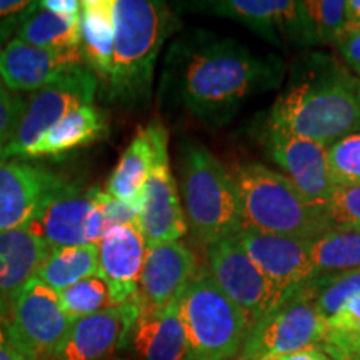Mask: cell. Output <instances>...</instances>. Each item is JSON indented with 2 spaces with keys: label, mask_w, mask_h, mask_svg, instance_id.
<instances>
[{
  "label": "cell",
  "mask_w": 360,
  "mask_h": 360,
  "mask_svg": "<svg viewBox=\"0 0 360 360\" xmlns=\"http://www.w3.org/2000/svg\"><path fill=\"white\" fill-rule=\"evenodd\" d=\"M309 259L315 277L360 269V231L332 227L309 242Z\"/></svg>",
  "instance_id": "obj_26"
},
{
  "label": "cell",
  "mask_w": 360,
  "mask_h": 360,
  "mask_svg": "<svg viewBox=\"0 0 360 360\" xmlns=\"http://www.w3.org/2000/svg\"><path fill=\"white\" fill-rule=\"evenodd\" d=\"M70 184L45 165L0 159V232L25 227Z\"/></svg>",
  "instance_id": "obj_12"
},
{
  "label": "cell",
  "mask_w": 360,
  "mask_h": 360,
  "mask_svg": "<svg viewBox=\"0 0 360 360\" xmlns=\"http://www.w3.org/2000/svg\"><path fill=\"white\" fill-rule=\"evenodd\" d=\"M321 345L328 355L360 357V295L354 297L339 312L326 319Z\"/></svg>",
  "instance_id": "obj_29"
},
{
  "label": "cell",
  "mask_w": 360,
  "mask_h": 360,
  "mask_svg": "<svg viewBox=\"0 0 360 360\" xmlns=\"http://www.w3.org/2000/svg\"><path fill=\"white\" fill-rule=\"evenodd\" d=\"M115 42L103 98L124 109L146 107L152 97L159 53L175 30L172 8L159 0H114Z\"/></svg>",
  "instance_id": "obj_3"
},
{
  "label": "cell",
  "mask_w": 360,
  "mask_h": 360,
  "mask_svg": "<svg viewBox=\"0 0 360 360\" xmlns=\"http://www.w3.org/2000/svg\"><path fill=\"white\" fill-rule=\"evenodd\" d=\"M315 44H335L347 32V0L300 2Z\"/></svg>",
  "instance_id": "obj_31"
},
{
  "label": "cell",
  "mask_w": 360,
  "mask_h": 360,
  "mask_svg": "<svg viewBox=\"0 0 360 360\" xmlns=\"http://www.w3.org/2000/svg\"><path fill=\"white\" fill-rule=\"evenodd\" d=\"M236 237L281 297L315 277L307 240L265 233L250 227H242Z\"/></svg>",
  "instance_id": "obj_16"
},
{
  "label": "cell",
  "mask_w": 360,
  "mask_h": 360,
  "mask_svg": "<svg viewBox=\"0 0 360 360\" xmlns=\"http://www.w3.org/2000/svg\"><path fill=\"white\" fill-rule=\"evenodd\" d=\"M72 323L58 292L35 277L22 290L4 326L20 354L35 359L56 355Z\"/></svg>",
  "instance_id": "obj_9"
},
{
  "label": "cell",
  "mask_w": 360,
  "mask_h": 360,
  "mask_svg": "<svg viewBox=\"0 0 360 360\" xmlns=\"http://www.w3.org/2000/svg\"><path fill=\"white\" fill-rule=\"evenodd\" d=\"M98 79L87 65L65 72L60 77L35 90L25 101L20 122L0 159H22L42 135L62 117L82 105L94 103Z\"/></svg>",
  "instance_id": "obj_8"
},
{
  "label": "cell",
  "mask_w": 360,
  "mask_h": 360,
  "mask_svg": "<svg viewBox=\"0 0 360 360\" xmlns=\"http://www.w3.org/2000/svg\"><path fill=\"white\" fill-rule=\"evenodd\" d=\"M25 360H58L56 355H45V357H35V359H25Z\"/></svg>",
  "instance_id": "obj_44"
},
{
  "label": "cell",
  "mask_w": 360,
  "mask_h": 360,
  "mask_svg": "<svg viewBox=\"0 0 360 360\" xmlns=\"http://www.w3.org/2000/svg\"><path fill=\"white\" fill-rule=\"evenodd\" d=\"M25 101L19 94L12 92L0 80V154L12 141L17 125L20 122Z\"/></svg>",
  "instance_id": "obj_35"
},
{
  "label": "cell",
  "mask_w": 360,
  "mask_h": 360,
  "mask_svg": "<svg viewBox=\"0 0 360 360\" xmlns=\"http://www.w3.org/2000/svg\"><path fill=\"white\" fill-rule=\"evenodd\" d=\"M199 272V262L184 242L147 247L139 302L142 310H160L179 302L188 282Z\"/></svg>",
  "instance_id": "obj_18"
},
{
  "label": "cell",
  "mask_w": 360,
  "mask_h": 360,
  "mask_svg": "<svg viewBox=\"0 0 360 360\" xmlns=\"http://www.w3.org/2000/svg\"><path fill=\"white\" fill-rule=\"evenodd\" d=\"M49 252L27 225L0 232V319L4 322L27 283L37 276Z\"/></svg>",
  "instance_id": "obj_21"
},
{
  "label": "cell",
  "mask_w": 360,
  "mask_h": 360,
  "mask_svg": "<svg viewBox=\"0 0 360 360\" xmlns=\"http://www.w3.org/2000/svg\"><path fill=\"white\" fill-rule=\"evenodd\" d=\"M98 191V187L82 188L72 182L27 224V229L49 250L97 245L109 231V224L97 200Z\"/></svg>",
  "instance_id": "obj_10"
},
{
  "label": "cell",
  "mask_w": 360,
  "mask_h": 360,
  "mask_svg": "<svg viewBox=\"0 0 360 360\" xmlns=\"http://www.w3.org/2000/svg\"><path fill=\"white\" fill-rule=\"evenodd\" d=\"M326 321L314 302L312 278L281 299L249 327L237 360H281L321 345Z\"/></svg>",
  "instance_id": "obj_7"
},
{
  "label": "cell",
  "mask_w": 360,
  "mask_h": 360,
  "mask_svg": "<svg viewBox=\"0 0 360 360\" xmlns=\"http://www.w3.org/2000/svg\"><path fill=\"white\" fill-rule=\"evenodd\" d=\"M109 122L105 112L90 103L72 110L45 132L32 147L25 150L22 159L39 157H62L80 147L101 141L107 135Z\"/></svg>",
  "instance_id": "obj_24"
},
{
  "label": "cell",
  "mask_w": 360,
  "mask_h": 360,
  "mask_svg": "<svg viewBox=\"0 0 360 360\" xmlns=\"http://www.w3.org/2000/svg\"><path fill=\"white\" fill-rule=\"evenodd\" d=\"M188 360H232L240 352L249 321L219 289L209 270L199 269L179 299Z\"/></svg>",
  "instance_id": "obj_6"
},
{
  "label": "cell",
  "mask_w": 360,
  "mask_h": 360,
  "mask_svg": "<svg viewBox=\"0 0 360 360\" xmlns=\"http://www.w3.org/2000/svg\"><path fill=\"white\" fill-rule=\"evenodd\" d=\"M265 152L270 160L282 170L310 204L321 205L334 191L330 170H328L327 147L321 143L295 137L281 129L264 130Z\"/></svg>",
  "instance_id": "obj_15"
},
{
  "label": "cell",
  "mask_w": 360,
  "mask_h": 360,
  "mask_svg": "<svg viewBox=\"0 0 360 360\" xmlns=\"http://www.w3.org/2000/svg\"><path fill=\"white\" fill-rule=\"evenodd\" d=\"M335 45L345 65L360 79V30H347Z\"/></svg>",
  "instance_id": "obj_37"
},
{
  "label": "cell",
  "mask_w": 360,
  "mask_h": 360,
  "mask_svg": "<svg viewBox=\"0 0 360 360\" xmlns=\"http://www.w3.org/2000/svg\"><path fill=\"white\" fill-rule=\"evenodd\" d=\"M94 274H98L97 245H77L49 252L35 277L60 292Z\"/></svg>",
  "instance_id": "obj_28"
},
{
  "label": "cell",
  "mask_w": 360,
  "mask_h": 360,
  "mask_svg": "<svg viewBox=\"0 0 360 360\" xmlns=\"http://www.w3.org/2000/svg\"><path fill=\"white\" fill-rule=\"evenodd\" d=\"M312 287L315 307L326 321L339 312L349 300L360 295V269L337 274V276L314 277Z\"/></svg>",
  "instance_id": "obj_32"
},
{
  "label": "cell",
  "mask_w": 360,
  "mask_h": 360,
  "mask_svg": "<svg viewBox=\"0 0 360 360\" xmlns=\"http://www.w3.org/2000/svg\"><path fill=\"white\" fill-rule=\"evenodd\" d=\"M207 270L219 289L245 314L249 327L281 302L282 297L252 262L237 237L207 245Z\"/></svg>",
  "instance_id": "obj_11"
},
{
  "label": "cell",
  "mask_w": 360,
  "mask_h": 360,
  "mask_svg": "<svg viewBox=\"0 0 360 360\" xmlns=\"http://www.w3.org/2000/svg\"><path fill=\"white\" fill-rule=\"evenodd\" d=\"M347 30H360V0H347Z\"/></svg>",
  "instance_id": "obj_43"
},
{
  "label": "cell",
  "mask_w": 360,
  "mask_h": 360,
  "mask_svg": "<svg viewBox=\"0 0 360 360\" xmlns=\"http://www.w3.org/2000/svg\"><path fill=\"white\" fill-rule=\"evenodd\" d=\"M321 205L332 227L360 231V186H335Z\"/></svg>",
  "instance_id": "obj_34"
},
{
  "label": "cell",
  "mask_w": 360,
  "mask_h": 360,
  "mask_svg": "<svg viewBox=\"0 0 360 360\" xmlns=\"http://www.w3.org/2000/svg\"><path fill=\"white\" fill-rule=\"evenodd\" d=\"M359 97H360V85H359Z\"/></svg>",
  "instance_id": "obj_48"
},
{
  "label": "cell",
  "mask_w": 360,
  "mask_h": 360,
  "mask_svg": "<svg viewBox=\"0 0 360 360\" xmlns=\"http://www.w3.org/2000/svg\"><path fill=\"white\" fill-rule=\"evenodd\" d=\"M98 276L105 278L112 307L139 299L147 244L135 224L110 227L97 244Z\"/></svg>",
  "instance_id": "obj_19"
},
{
  "label": "cell",
  "mask_w": 360,
  "mask_h": 360,
  "mask_svg": "<svg viewBox=\"0 0 360 360\" xmlns=\"http://www.w3.org/2000/svg\"><path fill=\"white\" fill-rule=\"evenodd\" d=\"M62 307L72 321L97 314L103 309L112 307L110 290L105 278L98 274L89 276L74 285L58 292Z\"/></svg>",
  "instance_id": "obj_30"
},
{
  "label": "cell",
  "mask_w": 360,
  "mask_h": 360,
  "mask_svg": "<svg viewBox=\"0 0 360 360\" xmlns=\"http://www.w3.org/2000/svg\"><path fill=\"white\" fill-rule=\"evenodd\" d=\"M281 360H334L328 355L326 350H323L321 345H310V347H305L299 352L287 355Z\"/></svg>",
  "instance_id": "obj_42"
},
{
  "label": "cell",
  "mask_w": 360,
  "mask_h": 360,
  "mask_svg": "<svg viewBox=\"0 0 360 360\" xmlns=\"http://www.w3.org/2000/svg\"><path fill=\"white\" fill-rule=\"evenodd\" d=\"M35 4L37 2H29V0H0V20L25 15L27 12L32 11Z\"/></svg>",
  "instance_id": "obj_39"
},
{
  "label": "cell",
  "mask_w": 360,
  "mask_h": 360,
  "mask_svg": "<svg viewBox=\"0 0 360 360\" xmlns=\"http://www.w3.org/2000/svg\"><path fill=\"white\" fill-rule=\"evenodd\" d=\"M35 6H37V4H35ZM29 12H27V13H29ZM27 13H25V15H27ZM25 15L17 17V19L0 20V53H2L4 49L7 47V44L12 40V35L17 34V29H19L22 20L25 19Z\"/></svg>",
  "instance_id": "obj_41"
},
{
  "label": "cell",
  "mask_w": 360,
  "mask_h": 360,
  "mask_svg": "<svg viewBox=\"0 0 360 360\" xmlns=\"http://www.w3.org/2000/svg\"><path fill=\"white\" fill-rule=\"evenodd\" d=\"M97 200L103 215H105L109 229L115 227V225L135 224L137 222L139 212L142 209V202H125L115 199V197L109 195V193L103 191H98Z\"/></svg>",
  "instance_id": "obj_36"
},
{
  "label": "cell",
  "mask_w": 360,
  "mask_h": 360,
  "mask_svg": "<svg viewBox=\"0 0 360 360\" xmlns=\"http://www.w3.org/2000/svg\"><path fill=\"white\" fill-rule=\"evenodd\" d=\"M127 342L135 360H188L177 302L160 310H142Z\"/></svg>",
  "instance_id": "obj_22"
},
{
  "label": "cell",
  "mask_w": 360,
  "mask_h": 360,
  "mask_svg": "<svg viewBox=\"0 0 360 360\" xmlns=\"http://www.w3.org/2000/svg\"><path fill=\"white\" fill-rule=\"evenodd\" d=\"M334 360H350L349 357H345V355H330Z\"/></svg>",
  "instance_id": "obj_45"
},
{
  "label": "cell",
  "mask_w": 360,
  "mask_h": 360,
  "mask_svg": "<svg viewBox=\"0 0 360 360\" xmlns=\"http://www.w3.org/2000/svg\"><path fill=\"white\" fill-rule=\"evenodd\" d=\"M191 8L240 22L274 45L283 40L315 45L300 2L292 0H212L191 4Z\"/></svg>",
  "instance_id": "obj_14"
},
{
  "label": "cell",
  "mask_w": 360,
  "mask_h": 360,
  "mask_svg": "<svg viewBox=\"0 0 360 360\" xmlns=\"http://www.w3.org/2000/svg\"><path fill=\"white\" fill-rule=\"evenodd\" d=\"M112 360H132V359H125V357H114Z\"/></svg>",
  "instance_id": "obj_46"
},
{
  "label": "cell",
  "mask_w": 360,
  "mask_h": 360,
  "mask_svg": "<svg viewBox=\"0 0 360 360\" xmlns=\"http://www.w3.org/2000/svg\"><path fill=\"white\" fill-rule=\"evenodd\" d=\"M79 19L57 15L37 2L17 29V39L40 49L80 47Z\"/></svg>",
  "instance_id": "obj_27"
},
{
  "label": "cell",
  "mask_w": 360,
  "mask_h": 360,
  "mask_svg": "<svg viewBox=\"0 0 360 360\" xmlns=\"http://www.w3.org/2000/svg\"><path fill=\"white\" fill-rule=\"evenodd\" d=\"M179 192L187 227L202 244L236 237L242 229L231 169L199 142L180 146Z\"/></svg>",
  "instance_id": "obj_5"
},
{
  "label": "cell",
  "mask_w": 360,
  "mask_h": 360,
  "mask_svg": "<svg viewBox=\"0 0 360 360\" xmlns=\"http://www.w3.org/2000/svg\"><path fill=\"white\" fill-rule=\"evenodd\" d=\"M167 135L160 120L139 129L112 172L105 192L125 202H143V186L154 167L157 147Z\"/></svg>",
  "instance_id": "obj_23"
},
{
  "label": "cell",
  "mask_w": 360,
  "mask_h": 360,
  "mask_svg": "<svg viewBox=\"0 0 360 360\" xmlns=\"http://www.w3.org/2000/svg\"><path fill=\"white\" fill-rule=\"evenodd\" d=\"M350 360H360V357H357V359H350Z\"/></svg>",
  "instance_id": "obj_47"
},
{
  "label": "cell",
  "mask_w": 360,
  "mask_h": 360,
  "mask_svg": "<svg viewBox=\"0 0 360 360\" xmlns=\"http://www.w3.org/2000/svg\"><path fill=\"white\" fill-rule=\"evenodd\" d=\"M80 47L40 49L12 39L0 53V80L12 92H35L65 72L84 67Z\"/></svg>",
  "instance_id": "obj_20"
},
{
  "label": "cell",
  "mask_w": 360,
  "mask_h": 360,
  "mask_svg": "<svg viewBox=\"0 0 360 360\" xmlns=\"http://www.w3.org/2000/svg\"><path fill=\"white\" fill-rule=\"evenodd\" d=\"M40 6L67 19H79L80 11H82L80 0H42Z\"/></svg>",
  "instance_id": "obj_38"
},
{
  "label": "cell",
  "mask_w": 360,
  "mask_h": 360,
  "mask_svg": "<svg viewBox=\"0 0 360 360\" xmlns=\"http://www.w3.org/2000/svg\"><path fill=\"white\" fill-rule=\"evenodd\" d=\"M285 65L236 39L195 32L179 39L165 58L162 89L197 120L220 127L242 105L281 87Z\"/></svg>",
  "instance_id": "obj_1"
},
{
  "label": "cell",
  "mask_w": 360,
  "mask_h": 360,
  "mask_svg": "<svg viewBox=\"0 0 360 360\" xmlns=\"http://www.w3.org/2000/svg\"><path fill=\"white\" fill-rule=\"evenodd\" d=\"M327 157L334 186H360V132L327 147Z\"/></svg>",
  "instance_id": "obj_33"
},
{
  "label": "cell",
  "mask_w": 360,
  "mask_h": 360,
  "mask_svg": "<svg viewBox=\"0 0 360 360\" xmlns=\"http://www.w3.org/2000/svg\"><path fill=\"white\" fill-rule=\"evenodd\" d=\"M79 27L85 65L97 75L101 89L109 79L114 57V0H84Z\"/></svg>",
  "instance_id": "obj_25"
},
{
  "label": "cell",
  "mask_w": 360,
  "mask_h": 360,
  "mask_svg": "<svg viewBox=\"0 0 360 360\" xmlns=\"http://www.w3.org/2000/svg\"><path fill=\"white\" fill-rule=\"evenodd\" d=\"M0 360H25L20 350L12 342L4 323H0Z\"/></svg>",
  "instance_id": "obj_40"
},
{
  "label": "cell",
  "mask_w": 360,
  "mask_h": 360,
  "mask_svg": "<svg viewBox=\"0 0 360 360\" xmlns=\"http://www.w3.org/2000/svg\"><path fill=\"white\" fill-rule=\"evenodd\" d=\"M274 102L267 125L323 147L360 132V80L314 53Z\"/></svg>",
  "instance_id": "obj_2"
},
{
  "label": "cell",
  "mask_w": 360,
  "mask_h": 360,
  "mask_svg": "<svg viewBox=\"0 0 360 360\" xmlns=\"http://www.w3.org/2000/svg\"><path fill=\"white\" fill-rule=\"evenodd\" d=\"M141 314V302L103 309L77 319L57 350L58 360H105L127 344L130 330Z\"/></svg>",
  "instance_id": "obj_17"
},
{
  "label": "cell",
  "mask_w": 360,
  "mask_h": 360,
  "mask_svg": "<svg viewBox=\"0 0 360 360\" xmlns=\"http://www.w3.org/2000/svg\"><path fill=\"white\" fill-rule=\"evenodd\" d=\"M142 193V209L135 225L147 247L177 242L186 236L188 231L186 214L179 186L170 170L169 135L162 139L157 147L154 167L148 174Z\"/></svg>",
  "instance_id": "obj_13"
},
{
  "label": "cell",
  "mask_w": 360,
  "mask_h": 360,
  "mask_svg": "<svg viewBox=\"0 0 360 360\" xmlns=\"http://www.w3.org/2000/svg\"><path fill=\"white\" fill-rule=\"evenodd\" d=\"M242 227L265 233L314 240L330 231L322 205L310 204L285 175L247 162L231 169Z\"/></svg>",
  "instance_id": "obj_4"
}]
</instances>
